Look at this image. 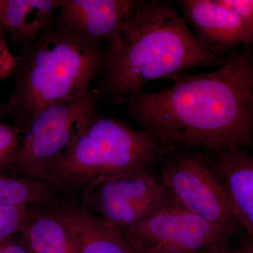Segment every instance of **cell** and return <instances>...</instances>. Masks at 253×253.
<instances>
[{
    "label": "cell",
    "instance_id": "cell-15",
    "mask_svg": "<svg viewBox=\"0 0 253 253\" xmlns=\"http://www.w3.org/2000/svg\"><path fill=\"white\" fill-rule=\"evenodd\" d=\"M20 234L31 253H78L68 229L54 211L35 208Z\"/></svg>",
    "mask_w": 253,
    "mask_h": 253
},
{
    "label": "cell",
    "instance_id": "cell-5",
    "mask_svg": "<svg viewBox=\"0 0 253 253\" xmlns=\"http://www.w3.org/2000/svg\"><path fill=\"white\" fill-rule=\"evenodd\" d=\"M101 95L99 88H91L86 94L51 105L38 113L23 134L9 174L45 178L49 165L66 150L80 126L96 111Z\"/></svg>",
    "mask_w": 253,
    "mask_h": 253
},
{
    "label": "cell",
    "instance_id": "cell-23",
    "mask_svg": "<svg viewBox=\"0 0 253 253\" xmlns=\"http://www.w3.org/2000/svg\"><path fill=\"white\" fill-rule=\"evenodd\" d=\"M3 0H0V37L4 38L6 36L4 30H3L2 24H1V7H2Z\"/></svg>",
    "mask_w": 253,
    "mask_h": 253
},
{
    "label": "cell",
    "instance_id": "cell-22",
    "mask_svg": "<svg viewBox=\"0 0 253 253\" xmlns=\"http://www.w3.org/2000/svg\"><path fill=\"white\" fill-rule=\"evenodd\" d=\"M5 116H9L5 103L0 102V119Z\"/></svg>",
    "mask_w": 253,
    "mask_h": 253
},
{
    "label": "cell",
    "instance_id": "cell-12",
    "mask_svg": "<svg viewBox=\"0 0 253 253\" xmlns=\"http://www.w3.org/2000/svg\"><path fill=\"white\" fill-rule=\"evenodd\" d=\"M79 197L45 178L0 174V207L57 211Z\"/></svg>",
    "mask_w": 253,
    "mask_h": 253
},
{
    "label": "cell",
    "instance_id": "cell-10",
    "mask_svg": "<svg viewBox=\"0 0 253 253\" xmlns=\"http://www.w3.org/2000/svg\"><path fill=\"white\" fill-rule=\"evenodd\" d=\"M54 211L68 229L78 253H136L124 229L95 214L81 200Z\"/></svg>",
    "mask_w": 253,
    "mask_h": 253
},
{
    "label": "cell",
    "instance_id": "cell-4",
    "mask_svg": "<svg viewBox=\"0 0 253 253\" xmlns=\"http://www.w3.org/2000/svg\"><path fill=\"white\" fill-rule=\"evenodd\" d=\"M163 154V145L147 131L95 111L49 165L45 178L80 198L102 181L149 170Z\"/></svg>",
    "mask_w": 253,
    "mask_h": 253
},
{
    "label": "cell",
    "instance_id": "cell-13",
    "mask_svg": "<svg viewBox=\"0 0 253 253\" xmlns=\"http://www.w3.org/2000/svg\"><path fill=\"white\" fill-rule=\"evenodd\" d=\"M63 0H3L1 24L5 34L23 48L31 45L51 23Z\"/></svg>",
    "mask_w": 253,
    "mask_h": 253
},
{
    "label": "cell",
    "instance_id": "cell-19",
    "mask_svg": "<svg viewBox=\"0 0 253 253\" xmlns=\"http://www.w3.org/2000/svg\"><path fill=\"white\" fill-rule=\"evenodd\" d=\"M221 1L253 26V0H221Z\"/></svg>",
    "mask_w": 253,
    "mask_h": 253
},
{
    "label": "cell",
    "instance_id": "cell-14",
    "mask_svg": "<svg viewBox=\"0 0 253 253\" xmlns=\"http://www.w3.org/2000/svg\"><path fill=\"white\" fill-rule=\"evenodd\" d=\"M116 199L141 206L161 208L172 195L149 170L139 171L102 181L80 196V200Z\"/></svg>",
    "mask_w": 253,
    "mask_h": 253
},
{
    "label": "cell",
    "instance_id": "cell-21",
    "mask_svg": "<svg viewBox=\"0 0 253 253\" xmlns=\"http://www.w3.org/2000/svg\"><path fill=\"white\" fill-rule=\"evenodd\" d=\"M225 253H253V247L250 246L249 245L246 244L242 249L238 250V251H229L227 250Z\"/></svg>",
    "mask_w": 253,
    "mask_h": 253
},
{
    "label": "cell",
    "instance_id": "cell-6",
    "mask_svg": "<svg viewBox=\"0 0 253 253\" xmlns=\"http://www.w3.org/2000/svg\"><path fill=\"white\" fill-rule=\"evenodd\" d=\"M161 182L173 199L189 212L234 235L239 224L225 190L212 165L191 151L166 158L161 168Z\"/></svg>",
    "mask_w": 253,
    "mask_h": 253
},
{
    "label": "cell",
    "instance_id": "cell-8",
    "mask_svg": "<svg viewBox=\"0 0 253 253\" xmlns=\"http://www.w3.org/2000/svg\"><path fill=\"white\" fill-rule=\"evenodd\" d=\"M142 1L63 0L56 31L90 44L107 46Z\"/></svg>",
    "mask_w": 253,
    "mask_h": 253
},
{
    "label": "cell",
    "instance_id": "cell-1",
    "mask_svg": "<svg viewBox=\"0 0 253 253\" xmlns=\"http://www.w3.org/2000/svg\"><path fill=\"white\" fill-rule=\"evenodd\" d=\"M172 86L125 96L126 111L162 145L217 154L253 141V46L216 71L186 73Z\"/></svg>",
    "mask_w": 253,
    "mask_h": 253
},
{
    "label": "cell",
    "instance_id": "cell-9",
    "mask_svg": "<svg viewBox=\"0 0 253 253\" xmlns=\"http://www.w3.org/2000/svg\"><path fill=\"white\" fill-rule=\"evenodd\" d=\"M183 17L198 39L210 51L221 57L239 46H253V26L221 0H181Z\"/></svg>",
    "mask_w": 253,
    "mask_h": 253
},
{
    "label": "cell",
    "instance_id": "cell-11",
    "mask_svg": "<svg viewBox=\"0 0 253 253\" xmlns=\"http://www.w3.org/2000/svg\"><path fill=\"white\" fill-rule=\"evenodd\" d=\"M220 178L238 224L253 247V158L236 148L215 154L212 164Z\"/></svg>",
    "mask_w": 253,
    "mask_h": 253
},
{
    "label": "cell",
    "instance_id": "cell-18",
    "mask_svg": "<svg viewBox=\"0 0 253 253\" xmlns=\"http://www.w3.org/2000/svg\"><path fill=\"white\" fill-rule=\"evenodd\" d=\"M16 62V57L10 52L4 38L0 37V80L12 76Z\"/></svg>",
    "mask_w": 253,
    "mask_h": 253
},
{
    "label": "cell",
    "instance_id": "cell-16",
    "mask_svg": "<svg viewBox=\"0 0 253 253\" xmlns=\"http://www.w3.org/2000/svg\"><path fill=\"white\" fill-rule=\"evenodd\" d=\"M21 131L17 126L0 122V174H9L20 148Z\"/></svg>",
    "mask_w": 253,
    "mask_h": 253
},
{
    "label": "cell",
    "instance_id": "cell-3",
    "mask_svg": "<svg viewBox=\"0 0 253 253\" xmlns=\"http://www.w3.org/2000/svg\"><path fill=\"white\" fill-rule=\"evenodd\" d=\"M106 46L59 31L44 32L16 57L14 90L5 103L22 134L46 108L91 90L102 76Z\"/></svg>",
    "mask_w": 253,
    "mask_h": 253
},
{
    "label": "cell",
    "instance_id": "cell-20",
    "mask_svg": "<svg viewBox=\"0 0 253 253\" xmlns=\"http://www.w3.org/2000/svg\"><path fill=\"white\" fill-rule=\"evenodd\" d=\"M19 235V234H18ZM0 253H31L26 241L20 234L0 241Z\"/></svg>",
    "mask_w": 253,
    "mask_h": 253
},
{
    "label": "cell",
    "instance_id": "cell-17",
    "mask_svg": "<svg viewBox=\"0 0 253 253\" xmlns=\"http://www.w3.org/2000/svg\"><path fill=\"white\" fill-rule=\"evenodd\" d=\"M34 209L26 207H0V241L20 234Z\"/></svg>",
    "mask_w": 253,
    "mask_h": 253
},
{
    "label": "cell",
    "instance_id": "cell-2",
    "mask_svg": "<svg viewBox=\"0 0 253 253\" xmlns=\"http://www.w3.org/2000/svg\"><path fill=\"white\" fill-rule=\"evenodd\" d=\"M231 59L206 49L170 3L143 1L106 46L98 88L116 101L144 90L149 82L196 68H220Z\"/></svg>",
    "mask_w": 253,
    "mask_h": 253
},
{
    "label": "cell",
    "instance_id": "cell-7",
    "mask_svg": "<svg viewBox=\"0 0 253 253\" xmlns=\"http://www.w3.org/2000/svg\"><path fill=\"white\" fill-rule=\"evenodd\" d=\"M125 231L136 253H208L228 249L231 239L174 200Z\"/></svg>",
    "mask_w": 253,
    "mask_h": 253
}]
</instances>
